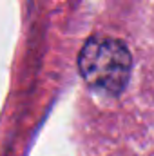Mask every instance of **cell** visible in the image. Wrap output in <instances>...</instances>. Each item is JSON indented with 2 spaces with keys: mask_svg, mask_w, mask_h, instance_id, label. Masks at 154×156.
Returning a JSON list of instances; mask_svg holds the SVG:
<instances>
[{
  "mask_svg": "<svg viewBox=\"0 0 154 156\" xmlns=\"http://www.w3.org/2000/svg\"><path fill=\"white\" fill-rule=\"evenodd\" d=\"M78 69L93 89L120 94L131 76L132 56L121 40L93 35L80 51Z\"/></svg>",
  "mask_w": 154,
  "mask_h": 156,
  "instance_id": "obj_1",
  "label": "cell"
}]
</instances>
